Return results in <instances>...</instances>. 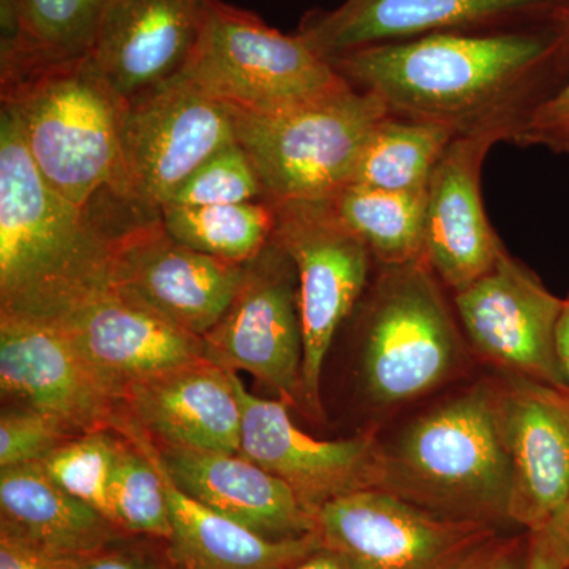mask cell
I'll use <instances>...</instances> for the list:
<instances>
[{"label":"cell","mask_w":569,"mask_h":569,"mask_svg":"<svg viewBox=\"0 0 569 569\" xmlns=\"http://www.w3.org/2000/svg\"><path fill=\"white\" fill-rule=\"evenodd\" d=\"M329 62L391 114L438 123L456 137L497 133L511 142L535 108L569 80V28L557 18L432 33Z\"/></svg>","instance_id":"6da1fadb"},{"label":"cell","mask_w":569,"mask_h":569,"mask_svg":"<svg viewBox=\"0 0 569 569\" xmlns=\"http://www.w3.org/2000/svg\"><path fill=\"white\" fill-rule=\"evenodd\" d=\"M122 206L80 208L37 170L9 111L0 114V317L61 325L111 290Z\"/></svg>","instance_id":"7a4b0ae2"},{"label":"cell","mask_w":569,"mask_h":569,"mask_svg":"<svg viewBox=\"0 0 569 569\" xmlns=\"http://www.w3.org/2000/svg\"><path fill=\"white\" fill-rule=\"evenodd\" d=\"M383 488L443 518L508 526L511 463L500 381L471 385L383 443Z\"/></svg>","instance_id":"3957f363"},{"label":"cell","mask_w":569,"mask_h":569,"mask_svg":"<svg viewBox=\"0 0 569 569\" xmlns=\"http://www.w3.org/2000/svg\"><path fill=\"white\" fill-rule=\"evenodd\" d=\"M0 92L54 192L80 208L133 206L122 171V107L86 56L2 73Z\"/></svg>","instance_id":"277c9868"},{"label":"cell","mask_w":569,"mask_h":569,"mask_svg":"<svg viewBox=\"0 0 569 569\" xmlns=\"http://www.w3.org/2000/svg\"><path fill=\"white\" fill-rule=\"evenodd\" d=\"M443 290L425 258L378 266L359 320V378L372 406L419 399L466 366V336Z\"/></svg>","instance_id":"5b68a950"},{"label":"cell","mask_w":569,"mask_h":569,"mask_svg":"<svg viewBox=\"0 0 569 569\" xmlns=\"http://www.w3.org/2000/svg\"><path fill=\"white\" fill-rule=\"evenodd\" d=\"M228 108L236 141L274 204L329 198L353 182L367 142L389 114L377 96L347 81L274 110Z\"/></svg>","instance_id":"8992f818"},{"label":"cell","mask_w":569,"mask_h":569,"mask_svg":"<svg viewBox=\"0 0 569 569\" xmlns=\"http://www.w3.org/2000/svg\"><path fill=\"white\" fill-rule=\"evenodd\" d=\"M181 73L228 107L252 111L302 102L346 81L298 33L284 36L222 0H212Z\"/></svg>","instance_id":"52a82bcc"},{"label":"cell","mask_w":569,"mask_h":569,"mask_svg":"<svg viewBox=\"0 0 569 569\" xmlns=\"http://www.w3.org/2000/svg\"><path fill=\"white\" fill-rule=\"evenodd\" d=\"M272 239L290 254L298 272L305 340L302 399L310 413L321 417L326 356L340 326L365 296L373 258L336 216L328 198L276 204Z\"/></svg>","instance_id":"ba28073f"},{"label":"cell","mask_w":569,"mask_h":569,"mask_svg":"<svg viewBox=\"0 0 569 569\" xmlns=\"http://www.w3.org/2000/svg\"><path fill=\"white\" fill-rule=\"evenodd\" d=\"M236 141L228 104L186 74L138 93L121 110L127 198L159 213L209 157Z\"/></svg>","instance_id":"9c48e42d"},{"label":"cell","mask_w":569,"mask_h":569,"mask_svg":"<svg viewBox=\"0 0 569 569\" xmlns=\"http://www.w3.org/2000/svg\"><path fill=\"white\" fill-rule=\"evenodd\" d=\"M203 340L212 365L250 373L288 407L305 406L298 272L274 239L246 264L238 293Z\"/></svg>","instance_id":"30bf717a"},{"label":"cell","mask_w":569,"mask_h":569,"mask_svg":"<svg viewBox=\"0 0 569 569\" xmlns=\"http://www.w3.org/2000/svg\"><path fill=\"white\" fill-rule=\"evenodd\" d=\"M452 306L468 347L505 376L568 392L556 348L563 299L507 249Z\"/></svg>","instance_id":"8fae6325"},{"label":"cell","mask_w":569,"mask_h":569,"mask_svg":"<svg viewBox=\"0 0 569 569\" xmlns=\"http://www.w3.org/2000/svg\"><path fill=\"white\" fill-rule=\"evenodd\" d=\"M316 531L356 569H455L501 530L443 518L388 490L369 489L318 509Z\"/></svg>","instance_id":"7c38bea8"},{"label":"cell","mask_w":569,"mask_h":569,"mask_svg":"<svg viewBox=\"0 0 569 569\" xmlns=\"http://www.w3.org/2000/svg\"><path fill=\"white\" fill-rule=\"evenodd\" d=\"M0 391L3 406L50 415L77 436L119 433L127 422L121 392L43 321L0 317Z\"/></svg>","instance_id":"4fadbf2b"},{"label":"cell","mask_w":569,"mask_h":569,"mask_svg":"<svg viewBox=\"0 0 569 569\" xmlns=\"http://www.w3.org/2000/svg\"><path fill=\"white\" fill-rule=\"evenodd\" d=\"M247 263H230L181 244L160 213L119 238L111 290L179 328L204 337L233 301Z\"/></svg>","instance_id":"5bb4252c"},{"label":"cell","mask_w":569,"mask_h":569,"mask_svg":"<svg viewBox=\"0 0 569 569\" xmlns=\"http://www.w3.org/2000/svg\"><path fill=\"white\" fill-rule=\"evenodd\" d=\"M236 388L241 455L283 481L313 515L337 498L383 488V443L373 433L317 440L293 425L282 400L250 395L238 373Z\"/></svg>","instance_id":"9a60e30c"},{"label":"cell","mask_w":569,"mask_h":569,"mask_svg":"<svg viewBox=\"0 0 569 569\" xmlns=\"http://www.w3.org/2000/svg\"><path fill=\"white\" fill-rule=\"evenodd\" d=\"M569 0H343L309 11L298 36L326 61L346 52L432 36L565 18Z\"/></svg>","instance_id":"2e32d148"},{"label":"cell","mask_w":569,"mask_h":569,"mask_svg":"<svg viewBox=\"0 0 569 569\" xmlns=\"http://www.w3.org/2000/svg\"><path fill=\"white\" fill-rule=\"evenodd\" d=\"M497 133L456 137L426 190L422 258L452 295L485 276L505 250L486 213L481 171Z\"/></svg>","instance_id":"e0dca14e"},{"label":"cell","mask_w":569,"mask_h":569,"mask_svg":"<svg viewBox=\"0 0 569 569\" xmlns=\"http://www.w3.org/2000/svg\"><path fill=\"white\" fill-rule=\"evenodd\" d=\"M212 0H112L86 54L121 107L181 73Z\"/></svg>","instance_id":"ac0fdd59"},{"label":"cell","mask_w":569,"mask_h":569,"mask_svg":"<svg viewBox=\"0 0 569 569\" xmlns=\"http://www.w3.org/2000/svg\"><path fill=\"white\" fill-rule=\"evenodd\" d=\"M500 411L511 463L509 523L545 529L569 493L568 395L505 376Z\"/></svg>","instance_id":"d6986e66"},{"label":"cell","mask_w":569,"mask_h":569,"mask_svg":"<svg viewBox=\"0 0 569 569\" xmlns=\"http://www.w3.org/2000/svg\"><path fill=\"white\" fill-rule=\"evenodd\" d=\"M122 402L129 421L157 447L241 455L236 372L206 358L130 385Z\"/></svg>","instance_id":"ffe728a7"},{"label":"cell","mask_w":569,"mask_h":569,"mask_svg":"<svg viewBox=\"0 0 569 569\" xmlns=\"http://www.w3.org/2000/svg\"><path fill=\"white\" fill-rule=\"evenodd\" d=\"M56 326L69 335L93 369L122 397L137 381L204 359L203 337L170 323L114 290Z\"/></svg>","instance_id":"44dd1931"},{"label":"cell","mask_w":569,"mask_h":569,"mask_svg":"<svg viewBox=\"0 0 569 569\" xmlns=\"http://www.w3.org/2000/svg\"><path fill=\"white\" fill-rule=\"evenodd\" d=\"M164 471L187 496L266 538L316 531V515L293 490L242 455L157 447Z\"/></svg>","instance_id":"7402d4cb"},{"label":"cell","mask_w":569,"mask_h":569,"mask_svg":"<svg viewBox=\"0 0 569 569\" xmlns=\"http://www.w3.org/2000/svg\"><path fill=\"white\" fill-rule=\"evenodd\" d=\"M0 527L67 560L129 535L52 481L40 462L0 468Z\"/></svg>","instance_id":"603a6c76"},{"label":"cell","mask_w":569,"mask_h":569,"mask_svg":"<svg viewBox=\"0 0 569 569\" xmlns=\"http://www.w3.org/2000/svg\"><path fill=\"white\" fill-rule=\"evenodd\" d=\"M159 456V451H157ZM171 515L167 549L176 569H284L323 546L317 531L293 539L266 538L187 496L164 471Z\"/></svg>","instance_id":"cb8c5ba5"},{"label":"cell","mask_w":569,"mask_h":569,"mask_svg":"<svg viewBox=\"0 0 569 569\" xmlns=\"http://www.w3.org/2000/svg\"><path fill=\"white\" fill-rule=\"evenodd\" d=\"M111 2L0 0V74L84 58Z\"/></svg>","instance_id":"d4e9b609"},{"label":"cell","mask_w":569,"mask_h":569,"mask_svg":"<svg viewBox=\"0 0 569 569\" xmlns=\"http://www.w3.org/2000/svg\"><path fill=\"white\" fill-rule=\"evenodd\" d=\"M328 201L336 216L365 242L378 266L422 258L426 192H388L353 182Z\"/></svg>","instance_id":"484cf974"},{"label":"cell","mask_w":569,"mask_h":569,"mask_svg":"<svg viewBox=\"0 0 569 569\" xmlns=\"http://www.w3.org/2000/svg\"><path fill=\"white\" fill-rule=\"evenodd\" d=\"M455 138L447 127L389 112L367 142L353 182L388 192L425 193Z\"/></svg>","instance_id":"4316f807"},{"label":"cell","mask_w":569,"mask_h":569,"mask_svg":"<svg viewBox=\"0 0 569 569\" xmlns=\"http://www.w3.org/2000/svg\"><path fill=\"white\" fill-rule=\"evenodd\" d=\"M164 230L197 252L230 263H249L271 242L276 204L268 200L213 206L167 204L160 209Z\"/></svg>","instance_id":"83f0119b"},{"label":"cell","mask_w":569,"mask_h":569,"mask_svg":"<svg viewBox=\"0 0 569 569\" xmlns=\"http://www.w3.org/2000/svg\"><path fill=\"white\" fill-rule=\"evenodd\" d=\"M110 497L119 529L168 541L171 515L156 445L133 422L119 433Z\"/></svg>","instance_id":"f1b7e54d"},{"label":"cell","mask_w":569,"mask_h":569,"mask_svg":"<svg viewBox=\"0 0 569 569\" xmlns=\"http://www.w3.org/2000/svg\"><path fill=\"white\" fill-rule=\"evenodd\" d=\"M118 445V432L102 430L84 433L52 451L41 460L40 466L70 496L84 501L116 523L110 486Z\"/></svg>","instance_id":"f546056e"},{"label":"cell","mask_w":569,"mask_h":569,"mask_svg":"<svg viewBox=\"0 0 569 569\" xmlns=\"http://www.w3.org/2000/svg\"><path fill=\"white\" fill-rule=\"evenodd\" d=\"M266 200L257 168L238 141L209 157L179 187L168 204L213 206Z\"/></svg>","instance_id":"4dcf8cb0"},{"label":"cell","mask_w":569,"mask_h":569,"mask_svg":"<svg viewBox=\"0 0 569 569\" xmlns=\"http://www.w3.org/2000/svg\"><path fill=\"white\" fill-rule=\"evenodd\" d=\"M77 433L63 422L20 407H2L0 415V468L41 462Z\"/></svg>","instance_id":"1f68e13d"},{"label":"cell","mask_w":569,"mask_h":569,"mask_svg":"<svg viewBox=\"0 0 569 569\" xmlns=\"http://www.w3.org/2000/svg\"><path fill=\"white\" fill-rule=\"evenodd\" d=\"M511 144L520 148L539 146L569 157V80L535 108L512 137Z\"/></svg>","instance_id":"d6a6232c"},{"label":"cell","mask_w":569,"mask_h":569,"mask_svg":"<svg viewBox=\"0 0 569 569\" xmlns=\"http://www.w3.org/2000/svg\"><path fill=\"white\" fill-rule=\"evenodd\" d=\"M73 569H176L167 542L148 537L116 539L104 548L74 561Z\"/></svg>","instance_id":"836d02e7"},{"label":"cell","mask_w":569,"mask_h":569,"mask_svg":"<svg viewBox=\"0 0 569 569\" xmlns=\"http://www.w3.org/2000/svg\"><path fill=\"white\" fill-rule=\"evenodd\" d=\"M529 531L497 533L482 542L455 569H527L529 563Z\"/></svg>","instance_id":"e575fe53"},{"label":"cell","mask_w":569,"mask_h":569,"mask_svg":"<svg viewBox=\"0 0 569 569\" xmlns=\"http://www.w3.org/2000/svg\"><path fill=\"white\" fill-rule=\"evenodd\" d=\"M74 561L52 556L20 535L0 527V569H73Z\"/></svg>","instance_id":"d590c367"},{"label":"cell","mask_w":569,"mask_h":569,"mask_svg":"<svg viewBox=\"0 0 569 569\" xmlns=\"http://www.w3.org/2000/svg\"><path fill=\"white\" fill-rule=\"evenodd\" d=\"M529 541L527 569H569V561L556 548L545 529L529 531Z\"/></svg>","instance_id":"8d00e7d4"},{"label":"cell","mask_w":569,"mask_h":569,"mask_svg":"<svg viewBox=\"0 0 569 569\" xmlns=\"http://www.w3.org/2000/svg\"><path fill=\"white\" fill-rule=\"evenodd\" d=\"M284 569H356L351 561H348L342 553L336 552L331 548L320 546V548L310 552L305 559L296 561L291 567Z\"/></svg>","instance_id":"74e56055"},{"label":"cell","mask_w":569,"mask_h":569,"mask_svg":"<svg viewBox=\"0 0 569 569\" xmlns=\"http://www.w3.org/2000/svg\"><path fill=\"white\" fill-rule=\"evenodd\" d=\"M546 533L552 539L556 548L563 553L565 559L569 561V493L565 503L561 505L557 515L550 519L545 527Z\"/></svg>","instance_id":"f35d334b"},{"label":"cell","mask_w":569,"mask_h":569,"mask_svg":"<svg viewBox=\"0 0 569 569\" xmlns=\"http://www.w3.org/2000/svg\"><path fill=\"white\" fill-rule=\"evenodd\" d=\"M556 348L565 380H567V395L569 396V291L567 298H563L559 321H557Z\"/></svg>","instance_id":"ab89813d"},{"label":"cell","mask_w":569,"mask_h":569,"mask_svg":"<svg viewBox=\"0 0 569 569\" xmlns=\"http://www.w3.org/2000/svg\"><path fill=\"white\" fill-rule=\"evenodd\" d=\"M565 21H567V24H568V28H569V3H568L567 11H565Z\"/></svg>","instance_id":"60d3db41"},{"label":"cell","mask_w":569,"mask_h":569,"mask_svg":"<svg viewBox=\"0 0 569 569\" xmlns=\"http://www.w3.org/2000/svg\"><path fill=\"white\" fill-rule=\"evenodd\" d=\"M568 399H569V396H568Z\"/></svg>","instance_id":"b9f144b4"}]
</instances>
